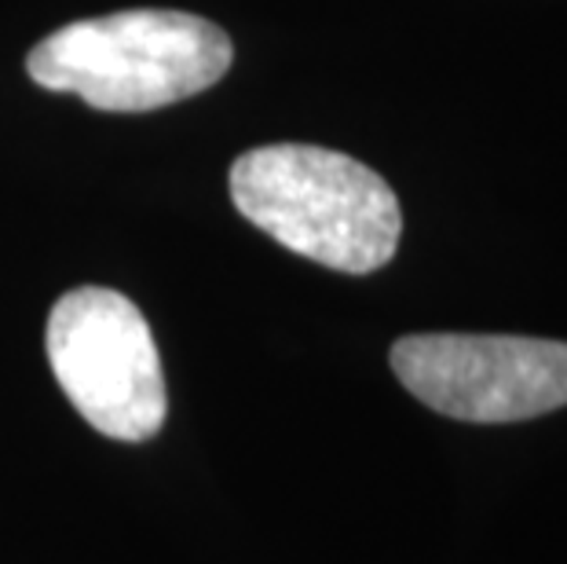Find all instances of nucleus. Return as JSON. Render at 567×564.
Returning <instances> with one entry per match:
<instances>
[{"mask_svg": "<svg viewBox=\"0 0 567 564\" xmlns=\"http://www.w3.org/2000/svg\"><path fill=\"white\" fill-rule=\"evenodd\" d=\"M231 202L279 246L348 275L384 268L403 235L400 198L384 176L311 143L246 151L231 165Z\"/></svg>", "mask_w": 567, "mask_h": 564, "instance_id": "nucleus-1", "label": "nucleus"}, {"mask_svg": "<svg viewBox=\"0 0 567 564\" xmlns=\"http://www.w3.org/2000/svg\"><path fill=\"white\" fill-rule=\"evenodd\" d=\"M231 59V38L216 22L136 8L48 33L27 55V74L48 92L81 95L95 111L140 114L213 89Z\"/></svg>", "mask_w": 567, "mask_h": 564, "instance_id": "nucleus-2", "label": "nucleus"}, {"mask_svg": "<svg viewBox=\"0 0 567 564\" xmlns=\"http://www.w3.org/2000/svg\"><path fill=\"white\" fill-rule=\"evenodd\" d=\"M48 363L95 433L143 443L165 425L168 392L154 334L125 294L78 286L48 316Z\"/></svg>", "mask_w": 567, "mask_h": 564, "instance_id": "nucleus-3", "label": "nucleus"}, {"mask_svg": "<svg viewBox=\"0 0 567 564\" xmlns=\"http://www.w3.org/2000/svg\"><path fill=\"white\" fill-rule=\"evenodd\" d=\"M392 370L436 414L505 425L567 407V341L516 334H410Z\"/></svg>", "mask_w": 567, "mask_h": 564, "instance_id": "nucleus-4", "label": "nucleus"}]
</instances>
